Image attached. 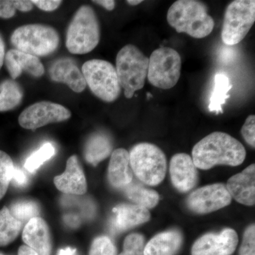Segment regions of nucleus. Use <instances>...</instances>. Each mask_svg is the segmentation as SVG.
<instances>
[{
	"mask_svg": "<svg viewBox=\"0 0 255 255\" xmlns=\"http://www.w3.org/2000/svg\"><path fill=\"white\" fill-rule=\"evenodd\" d=\"M246 157V148L237 139L226 132H214L194 145L191 158L196 168L209 169L218 164L236 167Z\"/></svg>",
	"mask_w": 255,
	"mask_h": 255,
	"instance_id": "nucleus-1",
	"label": "nucleus"
},
{
	"mask_svg": "<svg viewBox=\"0 0 255 255\" xmlns=\"http://www.w3.org/2000/svg\"><path fill=\"white\" fill-rule=\"evenodd\" d=\"M167 20L177 33L199 39L211 34L215 25L206 5L196 0L176 1L167 11Z\"/></svg>",
	"mask_w": 255,
	"mask_h": 255,
	"instance_id": "nucleus-2",
	"label": "nucleus"
},
{
	"mask_svg": "<svg viewBox=\"0 0 255 255\" xmlns=\"http://www.w3.org/2000/svg\"><path fill=\"white\" fill-rule=\"evenodd\" d=\"M100 36V22L95 10L89 5H82L69 24L65 45L73 54H87L98 46Z\"/></svg>",
	"mask_w": 255,
	"mask_h": 255,
	"instance_id": "nucleus-3",
	"label": "nucleus"
},
{
	"mask_svg": "<svg viewBox=\"0 0 255 255\" xmlns=\"http://www.w3.org/2000/svg\"><path fill=\"white\" fill-rule=\"evenodd\" d=\"M149 58L134 45L128 44L119 50L115 68L127 99H131L135 92L145 86Z\"/></svg>",
	"mask_w": 255,
	"mask_h": 255,
	"instance_id": "nucleus-4",
	"label": "nucleus"
},
{
	"mask_svg": "<svg viewBox=\"0 0 255 255\" xmlns=\"http://www.w3.org/2000/svg\"><path fill=\"white\" fill-rule=\"evenodd\" d=\"M10 41L15 49L38 58L54 53L59 46L60 36L49 25L32 23L16 28Z\"/></svg>",
	"mask_w": 255,
	"mask_h": 255,
	"instance_id": "nucleus-5",
	"label": "nucleus"
},
{
	"mask_svg": "<svg viewBox=\"0 0 255 255\" xmlns=\"http://www.w3.org/2000/svg\"><path fill=\"white\" fill-rule=\"evenodd\" d=\"M132 172L144 184L158 185L163 181L167 171V159L163 151L157 145L141 142L129 152Z\"/></svg>",
	"mask_w": 255,
	"mask_h": 255,
	"instance_id": "nucleus-6",
	"label": "nucleus"
},
{
	"mask_svg": "<svg viewBox=\"0 0 255 255\" xmlns=\"http://www.w3.org/2000/svg\"><path fill=\"white\" fill-rule=\"evenodd\" d=\"M82 73L92 93L105 102H115L122 92L115 67L107 60L93 59L83 64Z\"/></svg>",
	"mask_w": 255,
	"mask_h": 255,
	"instance_id": "nucleus-7",
	"label": "nucleus"
},
{
	"mask_svg": "<svg viewBox=\"0 0 255 255\" xmlns=\"http://www.w3.org/2000/svg\"><path fill=\"white\" fill-rule=\"evenodd\" d=\"M255 21V0H235L225 11L221 38L224 44L235 46L249 33Z\"/></svg>",
	"mask_w": 255,
	"mask_h": 255,
	"instance_id": "nucleus-8",
	"label": "nucleus"
},
{
	"mask_svg": "<svg viewBox=\"0 0 255 255\" xmlns=\"http://www.w3.org/2000/svg\"><path fill=\"white\" fill-rule=\"evenodd\" d=\"M182 59L177 50L160 47L149 58L147 78L152 86L169 90L177 85L181 75Z\"/></svg>",
	"mask_w": 255,
	"mask_h": 255,
	"instance_id": "nucleus-9",
	"label": "nucleus"
},
{
	"mask_svg": "<svg viewBox=\"0 0 255 255\" xmlns=\"http://www.w3.org/2000/svg\"><path fill=\"white\" fill-rule=\"evenodd\" d=\"M71 112L64 106L48 101L30 105L18 117V124L28 130H36L50 124L68 120Z\"/></svg>",
	"mask_w": 255,
	"mask_h": 255,
	"instance_id": "nucleus-10",
	"label": "nucleus"
},
{
	"mask_svg": "<svg viewBox=\"0 0 255 255\" xmlns=\"http://www.w3.org/2000/svg\"><path fill=\"white\" fill-rule=\"evenodd\" d=\"M232 197L226 186L214 184L196 189L188 197V208L197 214H209L229 205Z\"/></svg>",
	"mask_w": 255,
	"mask_h": 255,
	"instance_id": "nucleus-11",
	"label": "nucleus"
},
{
	"mask_svg": "<svg viewBox=\"0 0 255 255\" xmlns=\"http://www.w3.org/2000/svg\"><path fill=\"white\" fill-rule=\"evenodd\" d=\"M238 241L237 233L231 228L220 233H208L194 243L191 255H231Z\"/></svg>",
	"mask_w": 255,
	"mask_h": 255,
	"instance_id": "nucleus-12",
	"label": "nucleus"
},
{
	"mask_svg": "<svg viewBox=\"0 0 255 255\" xmlns=\"http://www.w3.org/2000/svg\"><path fill=\"white\" fill-rule=\"evenodd\" d=\"M53 182L57 189L64 194L83 195L87 192L86 177L78 156L69 157L65 172L55 177Z\"/></svg>",
	"mask_w": 255,
	"mask_h": 255,
	"instance_id": "nucleus-13",
	"label": "nucleus"
},
{
	"mask_svg": "<svg viewBox=\"0 0 255 255\" xmlns=\"http://www.w3.org/2000/svg\"><path fill=\"white\" fill-rule=\"evenodd\" d=\"M169 172L172 184L181 192H187L195 187L198 172L192 158L187 154L178 153L172 157Z\"/></svg>",
	"mask_w": 255,
	"mask_h": 255,
	"instance_id": "nucleus-14",
	"label": "nucleus"
},
{
	"mask_svg": "<svg viewBox=\"0 0 255 255\" xmlns=\"http://www.w3.org/2000/svg\"><path fill=\"white\" fill-rule=\"evenodd\" d=\"M22 240L25 246L38 255H51L52 238L49 226L40 216L33 218L25 224Z\"/></svg>",
	"mask_w": 255,
	"mask_h": 255,
	"instance_id": "nucleus-15",
	"label": "nucleus"
},
{
	"mask_svg": "<svg viewBox=\"0 0 255 255\" xmlns=\"http://www.w3.org/2000/svg\"><path fill=\"white\" fill-rule=\"evenodd\" d=\"M49 75L53 82L65 84L76 93H81L87 87L83 74L72 58L55 60L50 66Z\"/></svg>",
	"mask_w": 255,
	"mask_h": 255,
	"instance_id": "nucleus-16",
	"label": "nucleus"
},
{
	"mask_svg": "<svg viewBox=\"0 0 255 255\" xmlns=\"http://www.w3.org/2000/svg\"><path fill=\"white\" fill-rule=\"evenodd\" d=\"M4 64L14 80L19 78L23 72H26L34 78H41L45 73L44 66L39 58L15 48L6 53Z\"/></svg>",
	"mask_w": 255,
	"mask_h": 255,
	"instance_id": "nucleus-17",
	"label": "nucleus"
},
{
	"mask_svg": "<svg viewBox=\"0 0 255 255\" xmlns=\"http://www.w3.org/2000/svg\"><path fill=\"white\" fill-rule=\"evenodd\" d=\"M231 197L240 204L253 206L255 204V165L251 164L241 173L228 179L226 185Z\"/></svg>",
	"mask_w": 255,
	"mask_h": 255,
	"instance_id": "nucleus-18",
	"label": "nucleus"
},
{
	"mask_svg": "<svg viewBox=\"0 0 255 255\" xmlns=\"http://www.w3.org/2000/svg\"><path fill=\"white\" fill-rule=\"evenodd\" d=\"M111 226L115 233H122L147 222L150 219L148 209L135 204H120L113 209Z\"/></svg>",
	"mask_w": 255,
	"mask_h": 255,
	"instance_id": "nucleus-19",
	"label": "nucleus"
},
{
	"mask_svg": "<svg viewBox=\"0 0 255 255\" xmlns=\"http://www.w3.org/2000/svg\"><path fill=\"white\" fill-rule=\"evenodd\" d=\"M129 152L126 149L118 148L112 152L108 167V179L115 188H124L132 182Z\"/></svg>",
	"mask_w": 255,
	"mask_h": 255,
	"instance_id": "nucleus-20",
	"label": "nucleus"
},
{
	"mask_svg": "<svg viewBox=\"0 0 255 255\" xmlns=\"http://www.w3.org/2000/svg\"><path fill=\"white\" fill-rule=\"evenodd\" d=\"M182 234L177 231L161 233L145 246V255H175L182 246Z\"/></svg>",
	"mask_w": 255,
	"mask_h": 255,
	"instance_id": "nucleus-21",
	"label": "nucleus"
},
{
	"mask_svg": "<svg viewBox=\"0 0 255 255\" xmlns=\"http://www.w3.org/2000/svg\"><path fill=\"white\" fill-rule=\"evenodd\" d=\"M112 150L113 143L110 135L105 132H95L87 140L85 158L88 163L97 166L111 155Z\"/></svg>",
	"mask_w": 255,
	"mask_h": 255,
	"instance_id": "nucleus-22",
	"label": "nucleus"
},
{
	"mask_svg": "<svg viewBox=\"0 0 255 255\" xmlns=\"http://www.w3.org/2000/svg\"><path fill=\"white\" fill-rule=\"evenodd\" d=\"M23 98L22 87L12 79L0 83V112H9L20 105Z\"/></svg>",
	"mask_w": 255,
	"mask_h": 255,
	"instance_id": "nucleus-23",
	"label": "nucleus"
},
{
	"mask_svg": "<svg viewBox=\"0 0 255 255\" xmlns=\"http://www.w3.org/2000/svg\"><path fill=\"white\" fill-rule=\"evenodd\" d=\"M232 84L226 74L219 73L215 75L214 88L211 94L209 111L216 114H222L223 105L230 98L228 92L232 89Z\"/></svg>",
	"mask_w": 255,
	"mask_h": 255,
	"instance_id": "nucleus-24",
	"label": "nucleus"
},
{
	"mask_svg": "<svg viewBox=\"0 0 255 255\" xmlns=\"http://www.w3.org/2000/svg\"><path fill=\"white\" fill-rule=\"evenodd\" d=\"M23 224L13 217L8 207L0 210V247L8 246L17 238Z\"/></svg>",
	"mask_w": 255,
	"mask_h": 255,
	"instance_id": "nucleus-25",
	"label": "nucleus"
},
{
	"mask_svg": "<svg viewBox=\"0 0 255 255\" xmlns=\"http://www.w3.org/2000/svg\"><path fill=\"white\" fill-rule=\"evenodd\" d=\"M124 188L126 195L130 201H133L135 205L148 209H152L158 204L159 194L152 189L144 187L141 184L130 183Z\"/></svg>",
	"mask_w": 255,
	"mask_h": 255,
	"instance_id": "nucleus-26",
	"label": "nucleus"
},
{
	"mask_svg": "<svg viewBox=\"0 0 255 255\" xmlns=\"http://www.w3.org/2000/svg\"><path fill=\"white\" fill-rule=\"evenodd\" d=\"M8 209L13 217L18 220L23 225L24 223L26 224L33 218L39 217V206L33 201H17L11 204Z\"/></svg>",
	"mask_w": 255,
	"mask_h": 255,
	"instance_id": "nucleus-27",
	"label": "nucleus"
},
{
	"mask_svg": "<svg viewBox=\"0 0 255 255\" xmlns=\"http://www.w3.org/2000/svg\"><path fill=\"white\" fill-rule=\"evenodd\" d=\"M55 150L54 146L50 142H47L41 146L38 150L33 152L31 156L28 157L25 162L24 167L28 172L33 173L37 169L51 158L55 155Z\"/></svg>",
	"mask_w": 255,
	"mask_h": 255,
	"instance_id": "nucleus-28",
	"label": "nucleus"
},
{
	"mask_svg": "<svg viewBox=\"0 0 255 255\" xmlns=\"http://www.w3.org/2000/svg\"><path fill=\"white\" fill-rule=\"evenodd\" d=\"M14 167L11 157L4 151L0 150V200L7 191Z\"/></svg>",
	"mask_w": 255,
	"mask_h": 255,
	"instance_id": "nucleus-29",
	"label": "nucleus"
},
{
	"mask_svg": "<svg viewBox=\"0 0 255 255\" xmlns=\"http://www.w3.org/2000/svg\"><path fill=\"white\" fill-rule=\"evenodd\" d=\"M145 241L138 233H132L124 240V249L119 255H145Z\"/></svg>",
	"mask_w": 255,
	"mask_h": 255,
	"instance_id": "nucleus-30",
	"label": "nucleus"
},
{
	"mask_svg": "<svg viewBox=\"0 0 255 255\" xmlns=\"http://www.w3.org/2000/svg\"><path fill=\"white\" fill-rule=\"evenodd\" d=\"M89 255H117V248L110 238H96L90 246Z\"/></svg>",
	"mask_w": 255,
	"mask_h": 255,
	"instance_id": "nucleus-31",
	"label": "nucleus"
},
{
	"mask_svg": "<svg viewBox=\"0 0 255 255\" xmlns=\"http://www.w3.org/2000/svg\"><path fill=\"white\" fill-rule=\"evenodd\" d=\"M241 255H255V226L251 225L247 228L240 249Z\"/></svg>",
	"mask_w": 255,
	"mask_h": 255,
	"instance_id": "nucleus-32",
	"label": "nucleus"
},
{
	"mask_svg": "<svg viewBox=\"0 0 255 255\" xmlns=\"http://www.w3.org/2000/svg\"><path fill=\"white\" fill-rule=\"evenodd\" d=\"M241 133L248 145L255 147V117L251 115L246 119L241 129Z\"/></svg>",
	"mask_w": 255,
	"mask_h": 255,
	"instance_id": "nucleus-33",
	"label": "nucleus"
},
{
	"mask_svg": "<svg viewBox=\"0 0 255 255\" xmlns=\"http://www.w3.org/2000/svg\"><path fill=\"white\" fill-rule=\"evenodd\" d=\"M17 10V0H0V18H12Z\"/></svg>",
	"mask_w": 255,
	"mask_h": 255,
	"instance_id": "nucleus-34",
	"label": "nucleus"
},
{
	"mask_svg": "<svg viewBox=\"0 0 255 255\" xmlns=\"http://www.w3.org/2000/svg\"><path fill=\"white\" fill-rule=\"evenodd\" d=\"M33 4L45 11H53L58 9L63 1L60 0H33Z\"/></svg>",
	"mask_w": 255,
	"mask_h": 255,
	"instance_id": "nucleus-35",
	"label": "nucleus"
},
{
	"mask_svg": "<svg viewBox=\"0 0 255 255\" xmlns=\"http://www.w3.org/2000/svg\"><path fill=\"white\" fill-rule=\"evenodd\" d=\"M11 182L16 187H23L27 184L28 179L26 174L23 172L22 169L15 167L14 172H13Z\"/></svg>",
	"mask_w": 255,
	"mask_h": 255,
	"instance_id": "nucleus-36",
	"label": "nucleus"
},
{
	"mask_svg": "<svg viewBox=\"0 0 255 255\" xmlns=\"http://www.w3.org/2000/svg\"><path fill=\"white\" fill-rule=\"evenodd\" d=\"M33 8V3L28 0H17V10L22 12H28Z\"/></svg>",
	"mask_w": 255,
	"mask_h": 255,
	"instance_id": "nucleus-37",
	"label": "nucleus"
},
{
	"mask_svg": "<svg viewBox=\"0 0 255 255\" xmlns=\"http://www.w3.org/2000/svg\"><path fill=\"white\" fill-rule=\"evenodd\" d=\"M93 2L101 5L108 11H112L116 6V1L114 0H97V1H93Z\"/></svg>",
	"mask_w": 255,
	"mask_h": 255,
	"instance_id": "nucleus-38",
	"label": "nucleus"
},
{
	"mask_svg": "<svg viewBox=\"0 0 255 255\" xmlns=\"http://www.w3.org/2000/svg\"><path fill=\"white\" fill-rule=\"evenodd\" d=\"M6 53H5V43L4 38L0 33V70L1 67L4 65V58Z\"/></svg>",
	"mask_w": 255,
	"mask_h": 255,
	"instance_id": "nucleus-39",
	"label": "nucleus"
},
{
	"mask_svg": "<svg viewBox=\"0 0 255 255\" xmlns=\"http://www.w3.org/2000/svg\"><path fill=\"white\" fill-rule=\"evenodd\" d=\"M18 255H38L36 252L33 251L31 248H28V246H21L18 248Z\"/></svg>",
	"mask_w": 255,
	"mask_h": 255,
	"instance_id": "nucleus-40",
	"label": "nucleus"
},
{
	"mask_svg": "<svg viewBox=\"0 0 255 255\" xmlns=\"http://www.w3.org/2000/svg\"><path fill=\"white\" fill-rule=\"evenodd\" d=\"M58 255H77V250L68 247L65 249H60L58 253Z\"/></svg>",
	"mask_w": 255,
	"mask_h": 255,
	"instance_id": "nucleus-41",
	"label": "nucleus"
},
{
	"mask_svg": "<svg viewBox=\"0 0 255 255\" xmlns=\"http://www.w3.org/2000/svg\"><path fill=\"white\" fill-rule=\"evenodd\" d=\"M128 4L131 5V6H136L142 2V0H128L127 1Z\"/></svg>",
	"mask_w": 255,
	"mask_h": 255,
	"instance_id": "nucleus-42",
	"label": "nucleus"
},
{
	"mask_svg": "<svg viewBox=\"0 0 255 255\" xmlns=\"http://www.w3.org/2000/svg\"><path fill=\"white\" fill-rule=\"evenodd\" d=\"M0 255H4V253H0Z\"/></svg>",
	"mask_w": 255,
	"mask_h": 255,
	"instance_id": "nucleus-43",
	"label": "nucleus"
}]
</instances>
